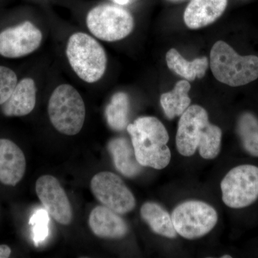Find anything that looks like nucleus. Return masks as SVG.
Returning <instances> with one entry per match:
<instances>
[{
    "mask_svg": "<svg viewBox=\"0 0 258 258\" xmlns=\"http://www.w3.org/2000/svg\"><path fill=\"white\" fill-rule=\"evenodd\" d=\"M91 191L103 206L118 215L132 212L136 207V199L119 176L110 171H101L93 176Z\"/></svg>",
    "mask_w": 258,
    "mask_h": 258,
    "instance_id": "9",
    "label": "nucleus"
},
{
    "mask_svg": "<svg viewBox=\"0 0 258 258\" xmlns=\"http://www.w3.org/2000/svg\"><path fill=\"white\" fill-rule=\"evenodd\" d=\"M12 250L9 246L7 244L0 245V258H8L11 254Z\"/></svg>",
    "mask_w": 258,
    "mask_h": 258,
    "instance_id": "24",
    "label": "nucleus"
},
{
    "mask_svg": "<svg viewBox=\"0 0 258 258\" xmlns=\"http://www.w3.org/2000/svg\"><path fill=\"white\" fill-rule=\"evenodd\" d=\"M227 5V0H191L185 9L184 23L192 30L208 26L223 14Z\"/></svg>",
    "mask_w": 258,
    "mask_h": 258,
    "instance_id": "14",
    "label": "nucleus"
},
{
    "mask_svg": "<svg viewBox=\"0 0 258 258\" xmlns=\"http://www.w3.org/2000/svg\"><path fill=\"white\" fill-rule=\"evenodd\" d=\"M90 228L97 237L105 239H121L128 233L126 222L113 210L97 206L90 214Z\"/></svg>",
    "mask_w": 258,
    "mask_h": 258,
    "instance_id": "13",
    "label": "nucleus"
},
{
    "mask_svg": "<svg viewBox=\"0 0 258 258\" xmlns=\"http://www.w3.org/2000/svg\"><path fill=\"white\" fill-rule=\"evenodd\" d=\"M171 1H181V0H171Z\"/></svg>",
    "mask_w": 258,
    "mask_h": 258,
    "instance_id": "27",
    "label": "nucleus"
},
{
    "mask_svg": "<svg viewBox=\"0 0 258 258\" xmlns=\"http://www.w3.org/2000/svg\"><path fill=\"white\" fill-rule=\"evenodd\" d=\"M176 233L188 240L206 235L218 221L215 208L208 203L190 200L178 205L171 215Z\"/></svg>",
    "mask_w": 258,
    "mask_h": 258,
    "instance_id": "7",
    "label": "nucleus"
},
{
    "mask_svg": "<svg viewBox=\"0 0 258 258\" xmlns=\"http://www.w3.org/2000/svg\"><path fill=\"white\" fill-rule=\"evenodd\" d=\"M136 157L146 167L163 169L171 161L169 137L164 124L156 117L143 116L127 125Z\"/></svg>",
    "mask_w": 258,
    "mask_h": 258,
    "instance_id": "2",
    "label": "nucleus"
},
{
    "mask_svg": "<svg viewBox=\"0 0 258 258\" xmlns=\"http://www.w3.org/2000/svg\"><path fill=\"white\" fill-rule=\"evenodd\" d=\"M190 89L191 86L189 81L183 80L176 83L172 91L161 95V105L169 119L182 115L189 108L191 99L188 93Z\"/></svg>",
    "mask_w": 258,
    "mask_h": 258,
    "instance_id": "19",
    "label": "nucleus"
},
{
    "mask_svg": "<svg viewBox=\"0 0 258 258\" xmlns=\"http://www.w3.org/2000/svg\"><path fill=\"white\" fill-rule=\"evenodd\" d=\"M18 83V76L13 70L0 66V106L9 99Z\"/></svg>",
    "mask_w": 258,
    "mask_h": 258,
    "instance_id": "23",
    "label": "nucleus"
},
{
    "mask_svg": "<svg viewBox=\"0 0 258 258\" xmlns=\"http://www.w3.org/2000/svg\"><path fill=\"white\" fill-rule=\"evenodd\" d=\"M66 55L74 72L85 82L96 83L106 72V52L101 44L88 34L76 32L71 35Z\"/></svg>",
    "mask_w": 258,
    "mask_h": 258,
    "instance_id": "4",
    "label": "nucleus"
},
{
    "mask_svg": "<svg viewBox=\"0 0 258 258\" xmlns=\"http://www.w3.org/2000/svg\"><path fill=\"white\" fill-rule=\"evenodd\" d=\"M30 225L32 226V239L35 244L44 242L49 234V217L47 212L40 209L37 210L30 219Z\"/></svg>",
    "mask_w": 258,
    "mask_h": 258,
    "instance_id": "22",
    "label": "nucleus"
},
{
    "mask_svg": "<svg viewBox=\"0 0 258 258\" xmlns=\"http://www.w3.org/2000/svg\"><path fill=\"white\" fill-rule=\"evenodd\" d=\"M116 4L119 5H125L128 4L129 0H114Z\"/></svg>",
    "mask_w": 258,
    "mask_h": 258,
    "instance_id": "25",
    "label": "nucleus"
},
{
    "mask_svg": "<svg viewBox=\"0 0 258 258\" xmlns=\"http://www.w3.org/2000/svg\"><path fill=\"white\" fill-rule=\"evenodd\" d=\"M47 111L54 128L64 135L79 134L86 119V106L82 96L69 84L60 85L54 90Z\"/></svg>",
    "mask_w": 258,
    "mask_h": 258,
    "instance_id": "5",
    "label": "nucleus"
},
{
    "mask_svg": "<svg viewBox=\"0 0 258 258\" xmlns=\"http://www.w3.org/2000/svg\"><path fill=\"white\" fill-rule=\"evenodd\" d=\"M129 99L123 92L115 93L106 106V118L110 128L116 132L124 130L128 121Z\"/></svg>",
    "mask_w": 258,
    "mask_h": 258,
    "instance_id": "20",
    "label": "nucleus"
},
{
    "mask_svg": "<svg viewBox=\"0 0 258 258\" xmlns=\"http://www.w3.org/2000/svg\"><path fill=\"white\" fill-rule=\"evenodd\" d=\"M222 136L221 129L210 123L206 110L193 105L180 118L176 149L184 157H191L198 149L203 159H215L221 149Z\"/></svg>",
    "mask_w": 258,
    "mask_h": 258,
    "instance_id": "1",
    "label": "nucleus"
},
{
    "mask_svg": "<svg viewBox=\"0 0 258 258\" xmlns=\"http://www.w3.org/2000/svg\"><path fill=\"white\" fill-rule=\"evenodd\" d=\"M222 201L229 208H247L258 199V167L243 164L231 169L221 182Z\"/></svg>",
    "mask_w": 258,
    "mask_h": 258,
    "instance_id": "8",
    "label": "nucleus"
},
{
    "mask_svg": "<svg viewBox=\"0 0 258 258\" xmlns=\"http://www.w3.org/2000/svg\"><path fill=\"white\" fill-rule=\"evenodd\" d=\"M25 171L26 159L21 149L9 139H0V182L16 186Z\"/></svg>",
    "mask_w": 258,
    "mask_h": 258,
    "instance_id": "12",
    "label": "nucleus"
},
{
    "mask_svg": "<svg viewBox=\"0 0 258 258\" xmlns=\"http://www.w3.org/2000/svg\"><path fill=\"white\" fill-rule=\"evenodd\" d=\"M35 191L47 213L57 223L69 225L73 220V210L67 194L58 180L43 175L37 180Z\"/></svg>",
    "mask_w": 258,
    "mask_h": 258,
    "instance_id": "11",
    "label": "nucleus"
},
{
    "mask_svg": "<svg viewBox=\"0 0 258 258\" xmlns=\"http://www.w3.org/2000/svg\"><path fill=\"white\" fill-rule=\"evenodd\" d=\"M108 150L117 170L127 177L138 175L142 166L136 157L133 145L126 139L118 137L111 139L108 144Z\"/></svg>",
    "mask_w": 258,
    "mask_h": 258,
    "instance_id": "16",
    "label": "nucleus"
},
{
    "mask_svg": "<svg viewBox=\"0 0 258 258\" xmlns=\"http://www.w3.org/2000/svg\"><path fill=\"white\" fill-rule=\"evenodd\" d=\"M42 40L41 30L30 21L0 32V55L8 58L25 57L35 52Z\"/></svg>",
    "mask_w": 258,
    "mask_h": 258,
    "instance_id": "10",
    "label": "nucleus"
},
{
    "mask_svg": "<svg viewBox=\"0 0 258 258\" xmlns=\"http://www.w3.org/2000/svg\"><path fill=\"white\" fill-rule=\"evenodd\" d=\"M166 61L171 71L188 81H195L197 78L203 79L209 66L208 57H198L193 61H187L174 48L166 52Z\"/></svg>",
    "mask_w": 258,
    "mask_h": 258,
    "instance_id": "17",
    "label": "nucleus"
},
{
    "mask_svg": "<svg viewBox=\"0 0 258 258\" xmlns=\"http://www.w3.org/2000/svg\"><path fill=\"white\" fill-rule=\"evenodd\" d=\"M37 88L31 78H25L18 83L14 91L4 104L3 114L8 117L25 116L30 114L36 104Z\"/></svg>",
    "mask_w": 258,
    "mask_h": 258,
    "instance_id": "15",
    "label": "nucleus"
},
{
    "mask_svg": "<svg viewBox=\"0 0 258 258\" xmlns=\"http://www.w3.org/2000/svg\"><path fill=\"white\" fill-rule=\"evenodd\" d=\"M89 31L99 40L114 42L128 36L133 31V16L117 5L103 4L90 10L86 17Z\"/></svg>",
    "mask_w": 258,
    "mask_h": 258,
    "instance_id": "6",
    "label": "nucleus"
},
{
    "mask_svg": "<svg viewBox=\"0 0 258 258\" xmlns=\"http://www.w3.org/2000/svg\"><path fill=\"white\" fill-rule=\"evenodd\" d=\"M222 258H225V257H228V258H231L232 257H231L230 255H228V254H226V255H223L222 256Z\"/></svg>",
    "mask_w": 258,
    "mask_h": 258,
    "instance_id": "26",
    "label": "nucleus"
},
{
    "mask_svg": "<svg viewBox=\"0 0 258 258\" xmlns=\"http://www.w3.org/2000/svg\"><path fill=\"white\" fill-rule=\"evenodd\" d=\"M141 217L153 232L168 238L176 237L175 229L169 214L157 203H146L141 208Z\"/></svg>",
    "mask_w": 258,
    "mask_h": 258,
    "instance_id": "18",
    "label": "nucleus"
},
{
    "mask_svg": "<svg viewBox=\"0 0 258 258\" xmlns=\"http://www.w3.org/2000/svg\"><path fill=\"white\" fill-rule=\"evenodd\" d=\"M210 68L217 81L232 87L244 86L258 79V57L241 56L221 40L212 47Z\"/></svg>",
    "mask_w": 258,
    "mask_h": 258,
    "instance_id": "3",
    "label": "nucleus"
},
{
    "mask_svg": "<svg viewBox=\"0 0 258 258\" xmlns=\"http://www.w3.org/2000/svg\"><path fill=\"white\" fill-rule=\"evenodd\" d=\"M242 147L249 154L258 157V120L249 112L242 113L237 125Z\"/></svg>",
    "mask_w": 258,
    "mask_h": 258,
    "instance_id": "21",
    "label": "nucleus"
}]
</instances>
